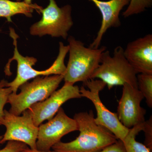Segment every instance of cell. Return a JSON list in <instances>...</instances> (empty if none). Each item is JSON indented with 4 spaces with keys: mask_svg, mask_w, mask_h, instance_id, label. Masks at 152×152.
<instances>
[{
    "mask_svg": "<svg viewBox=\"0 0 152 152\" xmlns=\"http://www.w3.org/2000/svg\"><path fill=\"white\" fill-rule=\"evenodd\" d=\"M123 86L117 114L121 123L125 127L130 129L145 121L146 111L140 105L144 97L138 89L128 84Z\"/></svg>",
    "mask_w": 152,
    "mask_h": 152,
    "instance_id": "cell-11",
    "label": "cell"
},
{
    "mask_svg": "<svg viewBox=\"0 0 152 152\" xmlns=\"http://www.w3.org/2000/svg\"><path fill=\"white\" fill-rule=\"evenodd\" d=\"M94 3L99 9L102 15V23L99 30L90 48H100L104 35L109 29L121 26V23L119 18L120 12L125 6L128 5L130 0H88Z\"/></svg>",
    "mask_w": 152,
    "mask_h": 152,
    "instance_id": "cell-13",
    "label": "cell"
},
{
    "mask_svg": "<svg viewBox=\"0 0 152 152\" xmlns=\"http://www.w3.org/2000/svg\"><path fill=\"white\" fill-rule=\"evenodd\" d=\"M18 1H20V0H17Z\"/></svg>",
    "mask_w": 152,
    "mask_h": 152,
    "instance_id": "cell-25",
    "label": "cell"
},
{
    "mask_svg": "<svg viewBox=\"0 0 152 152\" xmlns=\"http://www.w3.org/2000/svg\"><path fill=\"white\" fill-rule=\"evenodd\" d=\"M49 1L48 7L40 10L42 18L31 26L30 34L39 37L48 35L52 37H61L66 39L74 24L72 7L66 5L59 7L55 0Z\"/></svg>",
    "mask_w": 152,
    "mask_h": 152,
    "instance_id": "cell-6",
    "label": "cell"
},
{
    "mask_svg": "<svg viewBox=\"0 0 152 152\" xmlns=\"http://www.w3.org/2000/svg\"><path fill=\"white\" fill-rule=\"evenodd\" d=\"M64 77L63 75L39 76L21 85L19 94L12 93L9 96L8 103L11 107L9 112L20 115L33 105L45 100L56 91Z\"/></svg>",
    "mask_w": 152,
    "mask_h": 152,
    "instance_id": "cell-5",
    "label": "cell"
},
{
    "mask_svg": "<svg viewBox=\"0 0 152 152\" xmlns=\"http://www.w3.org/2000/svg\"><path fill=\"white\" fill-rule=\"evenodd\" d=\"M42 7L37 4H28L24 1H13L10 0H0V18H5L8 22H12L15 15L22 14L31 18L34 11L39 14Z\"/></svg>",
    "mask_w": 152,
    "mask_h": 152,
    "instance_id": "cell-14",
    "label": "cell"
},
{
    "mask_svg": "<svg viewBox=\"0 0 152 152\" xmlns=\"http://www.w3.org/2000/svg\"><path fill=\"white\" fill-rule=\"evenodd\" d=\"M126 59L138 74L152 75V35L130 42L124 50Z\"/></svg>",
    "mask_w": 152,
    "mask_h": 152,
    "instance_id": "cell-12",
    "label": "cell"
},
{
    "mask_svg": "<svg viewBox=\"0 0 152 152\" xmlns=\"http://www.w3.org/2000/svg\"><path fill=\"white\" fill-rule=\"evenodd\" d=\"M85 87L80 88L82 97H85L91 101L95 106L97 113L95 118L97 124L107 129L115 136L118 140H124L129 133V129L125 127L118 118L117 113L109 110L102 102L99 93L106 86V84L99 79H91L83 83Z\"/></svg>",
    "mask_w": 152,
    "mask_h": 152,
    "instance_id": "cell-7",
    "label": "cell"
},
{
    "mask_svg": "<svg viewBox=\"0 0 152 152\" xmlns=\"http://www.w3.org/2000/svg\"><path fill=\"white\" fill-rule=\"evenodd\" d=\"M22 152H57L55 151H38L37 150H32L31 149L29 148H27L26 149L23 151Z\"/></svg>",
    "mask_w": 152,
    "mask_h": 152,
    "instance_id": "cell-22",
    "label": "cell"
},
{
    "mask_svg": "<svg viewBox=\"0 0 152 152\" xmlns=\"http://www.w3.org/2000/svg\"><path fill=\"white\" fill-rule=\"evenodd\" d=\"M38 128L37 150L45 152L50 151L64 136L78 131L76 120L68 116L61 107L53 118L45 124H41Z\"/></svg>",
    "mask_w": 152,
    "mask_h": 152,
    "instance_id": "cell-9",
    "label": "cell"
},
{
    "mask_svg": "<svg viewBox=\"0 0 152 152\" xmlns=\"http://www.w3.org/2000/svg\"><path fill=\"white\" fill-rule=\"evenodd\" d=\"M138 89L146 99L147 105L152 108V75L138 74L137 75Z\"/></svg>",
    "mask_w": 152,
    "mask_h": 152,
    "instance_id": "cell-16",
    "label": "cell"
},
{
    "mask_svg": "<svg viewBox=\"0 0 152 152\" xmlns=\"http://www.w3.org/2000/svg\"><path fill=\"white\" fill-rule=\"evenodd\" d=\"M142 131L145 136V145L152 151V118L151 116L149 119L143 123Z\"/></svg>",
    "mask_w": 152,
    "mask_h": 152,
    "instance_id": "cell-20",
    "label": "cell"
},
{
    "mask_svg": "<svg viewBox=\"0 0 152 152\" xmlns=\"http://www.w3.org/2000/svg\"><path fill=\"white\" fill-rule=\"evenodd\" d=\"M80 134L68 142L60 141L52 149L57 152H98L115 142L118 139L107 129L97 124L92 111L75 114Z\"/></svg>",
    "mask_w": 152,
    "mask_h": 152,
    "instance_id": "cell-1",
    "label": "cell"
},
{
    "mask_svg": "<svg viewBox=\"0 0 152 152\" xmlns=\"http://www.w3.org/2000/svg\"><path fill=\"white\" fill-rule=\"evenodd\" d=\"M68 42L69 58L64 80L65 83L72 85L77 82L84 83L91 79L99 65L102 54L107 50V48H87L81 41L77 40L72 36L68 37Z\"/></svg>",
    "mask_w": 152,
    "mask_h": 152,
    "instance_id": "cell-3",
    "label": "cell"
},
{
    "mask_svg": "<svg viewBox=\"0 0 152 152\" xmlns=\"http://www.w3.org/2000/svg\"><path fill=\"white\" fill-rule=\"evenodd\" d=\"M98 152H126V151L122 141L118 140L115 142Z\"/></svg>",
    "mask_w": 152,
    "mask_h": 152,
    "instance_id": "cell-21",
    "label": "cell"
},
{
    "mask_svg": "<svg viewBox=\"0 0 152 152\" xmlns=\"http://www.w3.org/2000/svg\"><path fill=\"white\" fill-rule=\"evenodd\" d=\"M3 138V136H0V141H1V140H2V139ZM0 145H1V144H0ZM1 149V148H0Z\"/></svg>",
    "mask_w": 152,
    "mask_h": 152,
    "instance_id": "cell-24",
    "label": "cell"
},
{
    "mask_svg": "<svg viewBox=\"0 0 152 152\" xmlns=\"http://www.w3.org/2000/svg\"><path fill=\"white\" fill-rule=\"evenodd\" d=\"M10 35L13 39L14 46V55L9 60L5 67L4 72L6 75L10 76V64L12 61L17 62V73L15 78L12 81L8 83V87H10L12 93L16 94L20 86L31 79H34L39 76H50L51 75H63L65 73L66 66L64 60L67 54L69 53V45L65 46L62 42L59 43V53L57 58L52 65L47 69L38 71L33 69L37 60L33 57H24L19 53L17 46V39L19 38L15 30L10 28Z\"/></svg>",
    "mask_w": 152,
    "mask_h": 152,
    "instance_id": "cell-2",
    "label": "cell"
},
{
    "mask_svg": "<svg viewBox=\"0 0 152 152\" xmlns=\"http://www.w3.org/2000/svg\"><path fill=\"white\" fill-rule=\"evenodd\" d=\"M24 1L25 3H27V4H32V0H24Z\"/></svg>",
    "mask_w": 152,
    "mask_h": 152,
    "instance_id": "cell-23",
    "label": "cell"
},
{
    "mask_svg": "<svg viewBox=\"0 0 152 152\" xmlns=\"http://www.w3.org/2000/svg\"><path fill=\"white\" fill-rule=\"evenodd\" d=\"M9 82L5 80L0 81V126L2 125V122L4 115V107L8 101L10 95L12 91L10 87H8Z\"/></svg>",
    "mask_w": 152,
    "mask_h": 152,
    "instance_id": "cell-18",
    "label": "cell"
},
{
    "mask_svg": "<svg viewBox=\"0 0 152 152\" xmlns=\"http://www.w3.org/2000/svg\"><path fill=\"white\" fill-rule=\"evenodd\" d=\"M143 123L129 129L127 135L123 141L126 152H151V150L145 145L136 140L137 136L142 131Z\"/></svg>",
    "mask_w": 152,
    "mask_h": 152,
    "instance_id": "cell-15",
    "label": "cell"
},
{
    "mask_svg": "<svg viewBox=\"0 0 152 152\" xmlns=\"http://www.w3.org/2000/svg\"><path fill=\"white\" fill-rule=\"evenodd\" d=\"M137 74L126 59L124 49L119 46L114 49L113 56L107 50L102 53L100 64L91 79L102 81L109 90L125 84L138 88Z\"/></svg>",
    "mask_w": 152,
    "mask_h": 152,
    "instance_id": "cell-4",
    "label": "cell"
},
{
    "mask_svg": "<svg viewBox=\"0 0 152 152\" xmlns=\"http://www.w3.org/2000/svg\"><path fill=\"white\" fill-rule=\"evenodd\" d=\"M28 148L26 144L22 142L9 141L4 148L0 149V152H22Z\"/></svg>",
    "mask_w": 152,
    "mask_h": 152,
    "instance_id": "cell-19",
    "label": "cell"
},
{
    "mask_svg": "<svg viewBox=\"0 0 152 152\" xmlns=\"http://www.w3.org/2000/svg\"><path fill=\"white\" fill-rule=\"evenodd\" d=\"M82 97L78 86L65 83L61 88L55 91L45 100L35 104L28 110L32 116L35 125L38 127L44 121L53 118L67 101Z\"/></svg>",
    "mask_w": 152,
    "mask_h": 152,
    "instance_id": "cell-10",
    "label": "cell"
},
{
    "mask_svg": "<svg viewBox=\"0 0 152 152\" xmlns=\"http://www.w3.org/2000/svg\"><path fill=\"white\" fill-rule=\"evenodd\" d=\"M21 115H16L4 110L2 125L6 127V131L0 144L15 141L26 144L31 149L37 150L39 128L35 125L32 116L28 109Z\"/></svg>",
    "mask_w": 152,
    "mask_h": 152,
    "instance_id": "cell-8",
    "label": "cell"
},
{
    "mask_svg": "<svg viewBox=\"0 0 152 152\" xmlns=\"http://www.w3.org/2000/svg\"><path fill=\"white\" fill-rule=\"evenodd\" d=\"M152 6V0H130L127 8L123 13L122 16L127 18L141 13Z\"/></svg>",
    "mask_w": 152,
    "mask_h": 152,
    "instance_id": "cell-17",
    "label": "cell"
}]
</instances>
